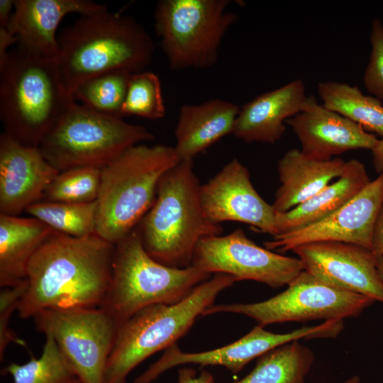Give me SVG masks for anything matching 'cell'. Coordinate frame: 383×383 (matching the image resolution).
I'll use <instances>...</instances> for the list:
<instances>
[{
	"label": "cell",
	"mask_w": 383,
	"mask_h": 383,
	"mask_svg": "<svg viewBox=\"0 0 383 383\" xmlns=\"http://www.w3.org/2000/svg\"><path fill=\"white\" fill-rule=\"evenodd\" d=\"M114 249L96 233L75 238L54 231L28 263L20 318L45 309L100 307L111 282Z\"/></svg>",
	"instance_id": "6da1fadb"
},
{
	"label": "cell",
	"mask_w": 383,
	"mask_h": 383,
	"mask_svg": "<svg viewBox=\"0 0 383 383\" xmlns=\"http://www.w3.org/2000/svg\"><path fill=\"white\" fill-rule=\"evenodd\" d=\"M57 43L55 60L72 96L78 85L94 77L144 71L154 53L145 28L131 16L109 11L106 5L63 28Z\"/></svg>",
	"instance_id": "7a4b0ae2"
},
{
	"label": "cell",
	"mask_w": 383,
	"mask_h": 383,
	"mask_svg": "<svg viewBox=\"0 0 383 383\" xmlns=\"http://www.w3.org/2000/svg\"><path fill=\"white\" fill-rule=\"evenodd\" d=\"M200 188L193 160H180L160 178L155 200L137 226L145 250L157 262L190 267L199 242L222 234L221 225L203 213Z\"/></svg>",
	"instance_id": "3957f363"
},
{
	"label": "cell",
	"mask_w": 383,
	"mask_h": 383,
	"mask_svg": "<svg viewBox=\"0 0 383 383\" xmlns=\"http://www.w3.org/2000/svg\"><path fill=\"white\" fill-rule=\"evenodd\" d=\"M74 101L55 59L17 48L0 62L3 132L19 143L38 147Z\"/></svg>",
	"instance_id": "277c9868"
},
{
	"label": "cell",
	"mask_w": 383,
	"mask_h": 383,
	"mask_svg": "<svg viewBox=\"0 0 383 383\" xmlns=\"http://www.w3.org/2000/svg\"><path fill=\"white\" fill-rule=\"evenodd\" d=\"M180 160L174 147L133 146L102 167L96 233L116 244L152 207L162 176Z\"/></svg>",
	"instance_id": "5b68a950"
},
{
	"label": "cell",
	"mask_w": 383,
	"mask_h": 383,
	"mask_svg": "<svg viewBox=\"0 0 383 383\" xmlns=\"http://www.w3.org/2000/svg\"><path fill=\"white\" fill-rule=\"evenodd\" d=\"M235 282L231 275L213 274L182 300L150 305L122 323L107 361L104 383H126L133 369L154 353L174 345L218 295Z\"/></svg>",
	"instance_id": "8992f818"
},
{
	"label": "cell",
	"mask_w": 383,
	"mask_h": 383,
	"mask_svg": "<svg viewBox=\"0 0 383 383\" xmlns=\"http://www.w3.org/2000/svg\"><path fill=\"white\" fill-rule=\"evenodd\" d=\"M211 274L194 266L164 265L145 250L137 226L115 244L111 282L100 307L120 326L153 304H174L185 298Z\"/></svg>",
	"instance_id": "52a82bcc"
},
{
	"label": "cell",
	"mask_w": 383,
	"mask_h": 383,
	"mask_svg": "<svg viewBox=\"0 0 383 383\" xmlns=\"http://www.w3.org/2000/svg\"><path fill=\"white\" fill-rule=\"evenodd\" d=\"M145 126L93 111L72 101L38 148L59 172L102 168L130 148L153 140Z\"/></svg>",
	"instance_id": "ba28073f"
},
{
	"label": "cell",
	"mask_w": 383,
	"mask_h": 383,
	"mask_svg": "<svg viewBox=\"0 0 383 383\" xmlns=\"http://www.w3.org/2000/svg\"><path fill=\"white\" fill-rule=\"evenodd\" d=\"M228 0H160L155 28L170 68L206 69L218 59L221 41L237 21Z\"/></svg>",
	"instance_id": "9c48e42d"
},
{
	"label": "cell",
	"mask_w": 383,
	"mask_h": 383,
	"mask_svg": "<svg viewBox=\"0 0 383 383\" xmlns=\"http://www.w3.org/2000/svg\"><path fill=\"white\" fill-rule=\"evenodd\" d=\"M375 301L365 295L328 285L303 271L277 295L256 303L211 305L204 316L234 313L254 319L257 325L311 320H344L358 316Z\"/></svg>",
	"instance_id": "30bf717a"
},
{
	"label": "cell",
	"mask_w": 383,
	"mask_h": 383,
	"mask_svg": "<svg viewBox=\"0 0 383 383\" xmlns=\"http://www.w3.org/2000/svg\"><path fill=\"white\" fill-rule=\"evenodd\" d=\"M50 335L82 383H104L118 323L102 307L45 309L33 317Z\"/></svg>",
	"instance_id": "8fae6325"
},
{
	"label": "cell",
	"mask_w": 383,
	"mask_h": 383,
	"mask_svg": "<svg viewBox=\"0 0 383 383\" xmlns=\"http://www.w3.org/2000/svg\"><path fill=\"white\" fill-rule=\"evenodd\" d=\"M192 265L211 274L231 275L236 282L253 280L274 289L288 286L304 271L298 257L257 245L240 228L201 240Z\"/></svg>",
	"instance_id": "7c38bea8"
},
{
	"label": "cell",
	"mask_w": 383,
	"mask_h": 383,
	"mask_svg": "<svg viewBox=\"0 0 383 383\" xmlns=\"http://www.w3.org/2000/svg\"><path fill=\"white\" fill-rule=\"evenodd\" d=\"M263 328L257 325L232 343L204 352L184 353L174 344L167 348L134 382L151 383L165 371L187 364L220 365L238 373L253 359L282 345L300 339L336 338L343 328L342 323L337 320L325 321L318 325L304 326L286 333H274Z\"/></svg>",
	"instance_id": "4fadbf2b"
},
{
	"label": "cell",
	"mask_w": 383,
	"mask_h": 383,
	"mask_svg": "<svg viewBox=\"0 0 383 383\" xmlns=\"http://www.w3.org/2000/svg\"><path fill=\"white\" fill-rule=\"evenodd\" d=\"M382 204L383 174H379L330 216L295 231L272 236L264 246L284 253L307 243L342 242L371 250L372 231Z\"/></svg>",
	"instance_id": "5bb4252c"
},
{
	"label": "cell",
	"mask_w": 383,
	"mask_h": 383,
	"mask_svg": "<svg viewBox=\"0 0 383 383\" xmlns=\"http://www.w3.org/2000/svg\"><path fill=\"white\" fill-rule=\"evenodd\" d=\"M200 201L205 217L212 223L236 221L272 236L278 233L277 212L257 193L248 169L236 158L201 185Z\"/></svg>",
	"instance_id": "9a60e30c"
},
{
	"label": "cell",
	"mask_w": 383,
	"mask_h": 383,
	"mask_svg": "<svg viewBox=\"0 0 383 383\" xmlns=\"http://www.w3.org/2000/svg\"><path fill=\"white\" fill-rule=\"evenodd\" d=\"M292 251L302 262L304 270L321 282L383 303V280L371 250L342 242H317Z\"/></svg>",
	"instance_id": "2e32d148"
},
{
	"label": "cell",
	"mask_w": 383,
	"mask_h": 383,
	"mask_svg": "<svg viewBox=\"0 0 383 383\" xmlns=\"http://www.w3.org/2000/svg\"><path fill=\"white\" fill-rule=\"evenodd\" d=\"M59 171L38 147L26 146L0 135V214L18 216L42 200Z\"/></svg>",
	"instance_id": "e0dca14e"
},
{
	"label": "cell",
	"mask_w": 383,
	"mask_h": 383,
	"mask_svg": "<svg viewBox=\"0 0 383 383\" xmlns=\"http://www.w3.org/2000/svg\"><path fill=\"white\" fill-rule=\"evenodd\" d=\"M307 157L328 160L348 151L372 150L378 138L361 126L326 108L309 96L303 110L286 121Z\"/></svg>",
	"instance_id": "ac0fdd59"
},
{
	"label": "cell",
	"mask_w": 383,
	"mask_h": 383,
	"mask_svg": "<svg viewBox=\"0 0 383 383\" xmlns=\"http://www.w3.org/2000/svg\"><path fill=\"white\" fill-rule=\"evenodd\" d=\"M105 5L90 0H14L8 30L18 40V48L44 57L55 59L57 29L71 13L87 15Z\"/></svg>",
	"instance_id": "d6986e66"
},
{
	"label": "cell",
	"mask_w": 383,
	"mask_h": 383,
	"mask_svg": "<svg viewBox=\"0 0 383 383\" xmlns=\"http://www.w3.org/2000/svg\"><path fill=\"white\" fill-rule=\"evenodd\" d=\"M307 99L301 79L265 92L240 107L232 134L246 143H274L284 135L286 121L303 110Z\"/></svg>",
	"instance_id": "ffe728a7"
},
{
	"label": "cell",
	"mask_w": 383,
	"mask_h": 383,
	"mask_svg": "<svg viewBox=\"0 0 383 383\" xmlns=\"http://www.w3.org/2000/svg\"><path fill=\"white\" fill-rule=\"evenodd\" d=\"M240 107L213 99L180 107L174 130V150L179 160H193L224 136L232 134Z\"/></svg>",
	"instance_id": "44dd1931"
},
{
	"label": "cell",
	"mask_w": 383,
	"mask_h": 383,
	"mask_svg": "<svg viewBox=\"0 0 383 383\" xmlns=\"http://www.w3.org/2000/svg\"><path fill=\"white\" fill-rule=\"evenodd\" d=\"M346 161L339 157L318 160L301 150H287L279 160V187L272 204L277 212L287 211L321 191L340 177Z\"/></svg>",
	"instance_id": "7402d4cb"
},
{
	"label": "cell",
	"mask_w": 383,
	"mask_h": 383,
	"mask_svg": "<svg viewBox=\"0 0 383 383\" xmlns=\"http://www.w3.org/2000/svg\"><path fill=\"white\" fill-rule=\"evenodd\" d=\"M371 181L365 165L346 161L340 177L294 208L277 213V235L301 229L332 214L356 196Z\"/></svg>",
	"instance_id": "603a6c76"
},
{
	"label": "cell",
	"mask_w": 383,
	"mask_h": 383,
	"mask_svg": "<svg viewBox=\"0 0 383 383\" xmlns=\"http://www.w3.org/2000/svg\"><path fill=\"white\" fill-rule=\"evenodd\" d=\"M54 231L33 217L0 214L1 288L26 279L30 259Z\"/></svg>",
	"instance_id": "cb8c5ba5"
},
{
	"label": "cell",
	"mask_w": 383,
	"mask_h": 383,
	"mask_svg": "<svg viewBox=\"0 0 383 383\" xmlns=\"http://www.w3.org/2000/svg\"><path fill=\"white\" fill-rule=\"evenodd\" d=\"M318 93L323 105L365 131L383 137V104L373 96L364 94L355 86L335 81L321 82Z\"/></svg>",
	"instance_id": "d4e9b609"
},
{
	"label": "cell",
	"mask_w": 383,
	"mask_h": 383,
	"mask_svg": "<svg viewBox=\"0 0 383 383\" xmlns=\"http://www.w3.org/2000/svg\"><path fill=\"white\" fill-rule=\"evenodd\" d=\"M314 359L310 348L292 341L259 357L248 375L231 383H305Z\"/></svg>",
	"instance_id": "484cf974"
},
{
	"label": "cell",
	"mask_w": 383,
	"mask_h": 383,
	"mask_svg": "<svg viewBox=\"0 0 383 383\" xmlns=\"http://www.w3.org/2000/svg\"><path fill=\"white\" fill-rule=\"evenodd\" d=\"M39 357L32 356L24 364L11 363L3 374L12 377L13 383H82L50 335Z\"/></svg>",
	"instance_id": "4316f807"
},
{
	"label": "cell",
	"mask_w": 383,
	"mask_h": 383,
	"mask_svg": "<svg viewBox=\"0 0 383 383\" xmlns=\"http://www.w3.org/2000/svg\"><path fill=\"white\" fill-rule=\"evenodd\" d=\"M53 231L82 238L96 233V201L82 204L40 201L25 211Z\"/></svg>",
	"instance_id": "83f0119b"
},
{
	"label": "cell",
	"mask_w": 383,
	"mask_h": 383,
	"mask_svg": "<svg viewBox=\"0 0 383 383\" xmlns=\"http://www.w3.org/2000/svg\"><path fill=\"white\" fill-rule=\"evenodd\" d=\"M131 74L111 72L94 77L78 85L72 96L93 111L121 118Z\"/></svg>",
	"instance_id": "f1b7e54d"
},
{
	"label": "cell",
	"mask_w": 383,
	"mask_h": 383,
	"mask_svg": "<svg viewBox=\"0 0 383 383\" xmlns=\"http://www.w3.org/2000/svg\"><path fill=\"white\" fill-rule=\"evenodd\" d=\"M101 168L79 167L59 172L45 191L42 200L82 204L96 201Z\"/></svg>",
	"instance_id": "f546056e"
},
{
	"label": "cell",
	"mask_w": 383,
	"mask_h": 383,
	"mask_svg": "<svg viewBox=\"0 0 383 383\" xmlns=\"http://www.w3.org/2000/svg\"><path fill=\"white\" fill-rule=\"evenodd\" d=\"M165 106L159 77L148 71L131 74L121 116H135L151 120L164 117Z\"/></svg>",
	"instance_id": "4dcf8cb0"
},
{
	"label": "cell",
	"mask_w": 383,
	"mask_h": 383,
	"mask_svg": "<svg viewBox=\"0 0 383 383\" xmlns=\"http://www.w3.org/2000/svg\"><path fill=\"white\" fill-rule=\"evenodd\" d=\"M371 52L363 75V84L372 96L383 101V23L372 21L370 33Z\"/></svg>",
	"instance_id": "1f68e13d"
},
{
	"label": "cell",
	"mask_w": 383,
	"mask_h": 383,
	"mask_svg": "<svg viewBox=\"0 0 383 383\" xmlns=\"http://www.w3.org/2000/svg\"><path fill=\"white\" fill-rule=\"evenodd\" d=\"M26 279L13 287H3L0 292V359L4 360L6 347L11 343L26 346L9 327L12 313L18 309L19 301L26 289Z\"/></svg>",
	"instance_id": "d6a6232c"
},
{
	"label": "cell",
	"mask_w": 383,
	"mask_h": 383,
	"mask_svg": "<svg viewBox=\"0 0 383 383\" xmlns=\"http://www.w3.org/2000/svg\"><path fill=\"white\" fill-rule=\"evenodd\" d=\"M178 383H216L213 376L203 370L199 374L190 367H182L178 370Z\"/></svg>",
	"instance_id": "836d02e7"
},
{
	"label": "cell",
	"mask_w": 383,
	"mask_h": 383,
	"mask_svg": "<svg viewBox=\"0 0 383 383\" xmlns=\"http://www.w3.org/2000/svg\"><path fill=\"white\" fill-rule=\"evenodd\" d=\"M371 250L377 257H383V204L372 231Z\"/></svg>",
	"instance_id": "e575fe53"
},
{
	"label": "cell",
	"mask_w": 383,
	"mask_h": 383,
	"mask_svg": "<svg viewBox=\"0 0 383 383\" xmlns=\"http://www.w3.org/2000/svg\"><path fill=\"white\" fill-rule=\"evenodd\" d=\"M17 42V39L10 33L8 28H0V62L6 57L9 52L7 49Z\"/></svg>",
	"instance_id": "d590c367"
},
{
	"label": "cell",
	"mask_w": 383,
	"mask_h": 383,
	"mask_svg": "<svg viewBox=\"0 0 383 383\" xmlns=\"http://www.w3.org/2000/svg\"><path fill=\"white\" fill-rule=\"evenodd\" d=\"M13 8L14 0H0V28H8Z\"/></svg>",
	"instance_id": "8d00e7d4"
},
{
	"label": "cell",
	"mask_w": 383,
	"mask_h": 383,
	"mask_svg": "<svg viewBox=\"0 0 383 383\" xmlns=\"http://www.w3.org/2000/svg\"><path fill=\"white\" fill-rule=\"evenodd\" d=\"M371 151L374 169L379 174H383V137L378 140L376 145Z\"/></svg>",
	"instance_id": "74e56055"
},
{
	"label": "cell",
	"mask_w": 383,
	"mask_h": 383,
	"mask_svg": "<svg viewBox=\"0 0 383 383\" xmlns=\"http://www.w3.org/2000/svg\"><path fill=\"white\" fill-rule=\"evenodd\" d=\"M377 259L378 271L382 279L383 280V257H377Z\"/></svg>",
	"instance_id": "f35d334b"
},
{
	"label": "cell",
	"mask_w": 383,
	"mask_h": 383,
	"mask_svg": "<svg viewBox=\"0 0 383 383\" xmlns=\"http://www.w3.org/2000/svg\"><path fill=\"white\" fill-rule=\"evenodd\" d=\"M360 377L357 375H355L348 379L347 380H345L342 383H360Z\"/></svg>",
	"instance_id": "ab89813d"
}]
</instances>
